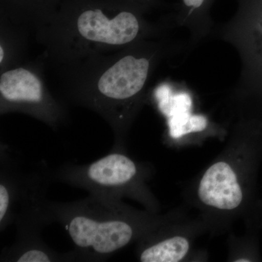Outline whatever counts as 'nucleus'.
Returning a JSON list of instances; mask_svg holds the SVG:
<instances>
[{
	"label": "nucleus",
	"instance_id": "f257e3e1",
	"mask_svg": "<svg viewBox=\"0 0 262 262\" xmlns=\"http://www.w3.org/2000/svg\"><path fill=\"white\" fill-rule=\"evenodd\" d=\"M190 48L189 42L167 36L53 68L61 82L63 99L102 117L115 135L113 149L121 151L158 66Z\"/></svg>",
	"mask_w": 262,
	"mask_h": 262
},
{
	"label": "nucleus",
	"instance_id": "f03ea898",
	"mask_svg": "<svg viewBox=\"0 0 262 262\" xmlns=\"http://www.w3.org/2000/svg\"><path fill=\"white\" fill-rule=\"evenodd\" d=\"M67 2L34 37L44 46L45 62L53 67L167 37L177 27L173 17L150 21L145 12L123 0Z\"/></svg>",
	"mask_w": 262,
	"mask_h": 262
},
{
	"label": "nucleus",
	"instance_id": "7ed1b4c3",
	"mask_svg": "<svg viewBox=\"0 0 262 262\" xmlns=\"http://www.w3.org/2000/svg\"><path fill=\"white\" fill-rule=\"evenodd\" d=\"M53 222L65 229L77 261H103L126 247L136 236L132 212L118 201L91 195L52 203Z\"/></svg>",
	"mask_w": 262,
	"mask_h": 262
},
{
	"label": "nucleus",
	"instance_id": "20e7f679",
	"mask_svg": "<svg viewBox=\"0 0 262 262\" xmlns=\"http://www.w3.org/2000/svg\"><path fill=\"white\" fill-rule=\"evenodd\" d=\"M53 173L44 165L26 173L1 151L0 230L14 225L17 234L41 233L53 222L52 202L46 198Z\"/></svg>",
	"mask_w": 262,
	"mask_h": 262
},
{
	"label": "nucleus",
	"instance_id": "39448f33",
	"mask_svg": "<svg viewBox=\"0 0 262 262\" xmlns=\"http://www.w3.org/2000/svg\"><path fill=\"white\" fill-rule=\"evenodd\" d=\"M41 57L0 71V113L24 114L56 130L67 123L69 112L64 100L48 89Z\"/></svg>",
	"mask_w": 262,
	"mask_h": 262
},
{
	"label": "nucleus",
	"instance_id": "423d86ee",
	"mask_svg": "<svg viewBox=\"0 0 262 262\" xmlns=\"http://www.w3.org/2000/svg\"><path fill=\"white\" fill-rule=\"evenodd\" d=\"M228 21L213 29L212 37L231 45L241 61L236 96H262V0H237Z\"/></svg>",
	"mask_w": 262,
	"mask_h": 262
},
{
	"label": "nucleus",
	"instance_id": "0eeeda50",
	"mask_svg": "<svg viewBox=\"0 0 262 262\" xmlns=\"http://www.w3.org/2000/svg\"><path fill=\"white\" fill-rule=\"evenodd\" d=\"M53 180L84 189L91 195L118 200L132 196L139 185V166L120 150L86 165L67 164L53 172Z\"/></svg>",
	"mask_w": 262,
	"mask_h": 262
},
{
	"label": "nucleus",
	"instance_id": "6e6552de",
	"mask_svg": "<svg viewBox=\"0 0 262 262\" xmlns=\"http://www.w3.org/2000/svg\"><path fill=\"white\" fill-rule=\"evenodd\" d=\"M198 195L207 206L222 210L234 209L243 200L237 176L225 162H218L207 170L200 183Z\"/></svg>",
	"mask_w": 262,
	"mask_h": 262
},
{
	"label": "nucleus",
	"instance_id": "1a4fd4ad",
	"mask_svg": "<svg viewBox=\"0 0 262 262\" xmlns=\"http://www.w3.org/2000/svg\"><path fill=\"white\" fill-rule=\"evenodd\" d=\"M1 261L61 262L77 261L73 251L61 253L51 249L41 238L40 233L17 234L15 243L5 248Z\"/></svg>",
	"mask_w": 262,
	"mask_h": 262
},
{
	"label": "nucleus",
	"instance_id": "9d476101",
	"mask_svg": "<svg viewBox=\"0 0 262 262\" xmlns=\"http://www.w3.org/2000/svg\"><path fill=\"white\" fill-rule=\"evenodd\" d=\"M215 0H180L177 12L173 15L177 27H184L190 34L191 48L212 37L214 25L211 16Z\"/></svg>",
	"mask_w": 262,
	"mask_h": 262
},
{
	"label": "nucleus",
	"instance_id": "9b49d317",
	"mask_svg": "<svg viewBox=\"0 0 262 262\" xmlns=\"http://www.w3.org/2000/svg\"><path fill=\"white\" fill-rule=\"evenodd\" d=\"M0 71L26 60L29 37L9 24H0Z\"/></svg>",
	"mask_w": 262,
	"mask_h": 262
},
{
	"label": "nucleus",
	"instance_id": "f8f14e48",
	"mask_svg": "<svg viewBox=\"0 0 262 262\" xmlns=\"http://www.w3.org/2000/svg\"><path fill=\"white\" fill-rule=\"evenodd\" d=\"M189 249V241L185 237L175 236L144 248L139 260L142 262H177L185 257Z\"/></svg>",
	"mask_w": 262,
	"mask_h": 262
},
{
	"label": "nucleus",
	"instance_id": "ddd939ff",
	"mask_svg": "<svg viewBox=\"0 0 262 262\" xmlns=\"http://www.w3.org/2000/svg\"><path fill=\"white\" fill-rule=\"evenodd\" d=\"M207 119L202 115H192L189 110L178 112L171 115L169 127L170 136L180 138L191 133L200 132L206 129Z\"/></svg>",
	"mask_w": 262,
	"mask_h": 262
},
{
	"label": "nucleus",
	"instance_id": "4468645a",
	"mask_svg": "<svg viewBox=\"0 0 262 262\" xmlns=\"http://www.w3.org/2000/svg\"><path fill=\"white\" fill-rule=\"evenodd\" d=\"M123 1L130 3L131 5H135V6L142 10L143 11L145 12L146 13H147L152 8L160 6V5H161L160 0H123Z\"/></svg>",
	"mask_w": 262,
	"mask_h": 262
},
{
	"label": "nucleus",
	"instance_id": "2eb2a0df",
	"mask_svg": "<svg viewBox=\"0 0 262 262\" xmlns=\"http://www.w3.org/2000/svg\"><path fill=\"white\" fill-rule=\"evenodd\" d=\"M236 261L237 262H244V261H249V260H245V259H241V260H236Z\"/></svg>",
	"mask_w": 262,
	"mask_h": 262
}]
</instances>
